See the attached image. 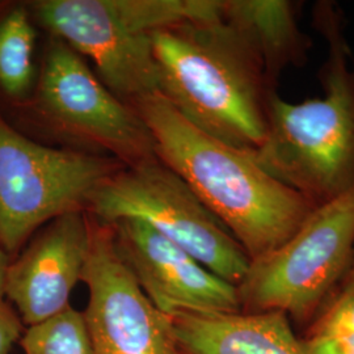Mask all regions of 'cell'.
Segmentation results:
<instances>
[{"mask_svg": "<svg viewBox=\"0 0 354 354\" xmlns=\"http://www.w3.org/2000/svg\"><path fill=\"white\" fill-rule=\"evenodd\" d=\"M136 105L158 159L189 185L251 261L279 248L317 207L270 176L253 151L206 134L160 93Z\"/></svg>", "mask_w": 354, "mask_h": 354, "instance_id": "cell-1", "label": "cell"}, {"mask_svg": "<svg viewBox=\"0 0 354 354\" xmlns=\"http://www.w3.org/2000/svg\"><path fill=\"white\" fill-rule=\"evenodd\" d=\"M152 41L167 102L206 134L256 150L277 89L254 38L223 13L216 20L159 30Z\"/></svg>", "mask_w": 354, "mask_h": 354, "instance_id": "cell-2", "label": "cell"}, {"mask_svg": "<svg viewBox=\"0 0 354 354\" xmlns=\"http://www.w3.org/2000/svg\"><path fill=\"white\" fill-rule=\"evenodd\" d=\"M313 23L327 44L319 71L323 95L290 102L274 92L266 137L253 155L270 176L320 206L354 185V55L333 1H317Z\"/></svg>", "mask_w": 354, "mask_h": 354, "instance_id": "cell-3", "label": "cell"}, {"mask_svg": "<svg viewBox=\"0 0 354 354\" xmlns=\"http://www.w3.org/2000/svg\"><path fill=\"white\" fill-rule=\"evenodd\" d=\"M51 33L87 57L115 96L136 102L160 93L153 33L225 13L219 0H44L35 6Z\"/></svg>", "mask_w": 354, "mask_h": 354, "instance_id": "cell-4", "label": "cell"}, {"mask_svg": "<svg viewBox=\"0 0 354 354\" xmlns=\"http://www.w3.org/2000/svg\"><path fill=\"white\" fill-rule=\"evenodd\" d=\"M354 260V185L317 206L279 248L252 260L236 286L241 313H282L310 326Z\"/></svg>", "mask_w": 354, "mask_h": 354, "instance_id": "cell-5", "label": "cell"}, {"mask_svg": "<svg viewBox=\"0 0 354 354\" xmlns=\"http://www.w3.org/2000/svg\"><path fill=\"white\" fill-rule=\"evenodd\" d=\"M87 210L106 225L138 219L234 286L241 283L251 264L227 228L158 158L121 168L93 194Z\"/></svg>", "mask_w": 354, "mask_h": 354, "instance_id": "cell-6", "label": "cell"}, {"mask_svg": "<svg viewBox=\"0 0 354 354\" xmlns=\"http://www.w3.org/2000/svg\"><path fill=\"white\" fill-rule=\"evenodd\" d=\"M121 168L109 158L38 145L0 118V245L16 257L53 219L88 209Z\"/></svg>", "mask_w": 354, "mask_h": 354, "instance_id": "cell-7", "label": "cell"}, {"mask_svg": "<svg viewBox=\"0 0 354 354\" xmlns=\"http://www.w3.org/2000/svg\"><path fill=\"white\" fill-rule=\"evenodd\" d=\"M89 251L82 282L96 354H184L169 317L159 311L118 252L113 227L89 216Z\"/></svg>", "mask_w": 354, "mask_h": 354, "instance_id": "cell-8", "label": "cell"}, {"mask_svg": "<svg viewBox=\"0 0 354 354\" xmlns=\"http://www.w3.org/2000/svg\"><path fill=\"white\" fill-rule=\"evenodd\" d=\"M39 102L58 127L134 165L158 158L151 131L61 39L51 44L39 82Z\"/></svg>", "mask_w": 354, "mask_h": 354, "instance_id": "cell-9", "label": "cell"}, {"mask_svg": "<svg viewBox=\"0 0 354 354\" xmlns=\"http://www.w3.org/2000/svg\"><path fill=\"white\" fill-rule=\"evenodd\" d=\"M111 226L121 257L147 298L165 315L241 311L236 286L215 276L149 225L127 218Z\"/></svg>", "mask_w": 354, "mask_h": 354, "instance_id": "cell-10", "label": "cell"}, {"mask_svg": "<svg viewBox=\"0 0 354 354\" xmlns=\"http://www.w3.org/2000/svg\"><path fill=\"white\" fill-rule=\"evenodd\" d=\"M89 218L74 212L39 228L13 257L6 277V301L30 327L70 307L89 251Z\"/></svg>", "mask_w": 354, "mask_h": 354, "instance_id": "cell-11", "label": "cell"}, {"mask_svg": "<svg viewBox=\"0 0 354 354\" xmlns=\"http://www.w3.org/2000/svg\"><path fill=\"white\" fill-rule=\"evenodd\" d=\"M169 317L184 354H304L282 313L177 311Z\"/></svg>", "mask_w": 354, "mask_h": 354, "instance_id": "cell-12", "label": "cell"}, {"mask_svg": "<svg viewBox=\"0 0 354 354\" xmlns=\"http://www.w3.org/2000/svg\"><path fill=\"white\" fill-rule=\"evenodd\" d=\"M297 10L295 3L289 0L225 1L226 19L254 38L276 87L288 67L304 64L311 46L310 38L298 26Z\"/></svg>", "mask_w": 354, "mask_h": 354, "instance_id": "cell-13", "label": "cell"}, {"mask_svg": "<svg viewBox=\"0 0 354 354\" xmlns=\"http://www.w3.org/2000/svg\"><path fill=\"white\" fill-rule=\"evenodd\" d=\"M36 33L24 8H15L0 21V87L23 96L33 79Z\"/></svg>", "mask_w": 354, "mask_h": 354, "instance_id": "cell-14", "label": "cell"}, {"mask_svg": "<svg viewBox=\"0 0 354 354\" xmlns=\"http://www.w3.org/2000/svg\"><path fill=\"white\" fill-rule=\"evenodd\" d=\"M19 344L24 354H96L84 313L73 306L26 327Z\"/></svg>", "mask_w": 354, "mask_h": 354, "instance_id": "cell-15", "label": "cell"}, {"mask_svg": "<svg viewBox=\"0 0 354 354\" xmlns=\"http://www.w3.org/2000/svg\"><path fill=\"white\" fill-rule=\"evenodd\" d=\"M354 336V292L337 294L307 327L304 337Z\"/></svg>", "mask_w": 354, "mask_h": 354, "instance_id": "cell-16", "label": "cell"}, {"mask_svg": "<svg viewBox=\"0 0 354 354\" xmlns=\"http://www.w3.org/2000/svg\"><path fill=\"white\" fill-rule=\"evenodd\" d=\"M26 326L12 304L0 301V354H11L13 345L20 342Z\"/></svg>", "mask_w": 354, "mask_h": 354, "instance_id": "cell-17", "label": "cell"}, {"mask_svg": "<svg viewBox=\"0 0 354 354\" xmlns=\"http://www.w3.org/2000/svg\"><path fill=\"white\" fill-rule=\"evenodd\" d=\"M304 354H354V336L348 337H304Z\"/></svg>", "mask_w": 354, "mask_h": 354, "instance_id": "cell-18", "label": "cell"}, {"mask_svg": "<svg viewBox=\"0 0 354 354\" xmlns=\"http://www.w3.org/2000/svg\"><path fill=\"white\" fill-rule=\"evenodd\" d=\"M12 257L6 252V250L0 245V301L6 299V277Z\"/></svg>", "mask_w": 354, "mask_h": 354, "instance_id": "cell-19", "label": "cell"}, {"mask_svg": "<svg viewBox=\"0 0 354 354\" xmlns=\"http://www.w3.org/2000/svg\"><path fill=\"white\" fill-rule=\"evenodd\" d=\"M352 292H354V260L349 272L342 279V285H340L339 290L335 295H337V294H352Z\"/></svg>", "mask_w": 354, "mask_h": 354, "instance_id": "cell-20", "label": "cell"}]
</instances>
